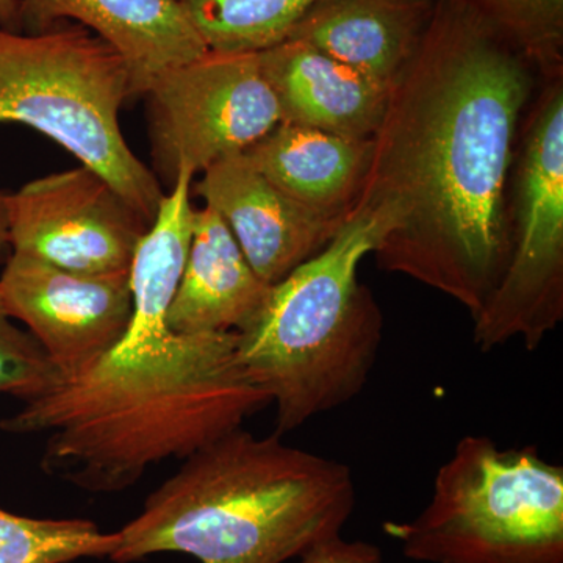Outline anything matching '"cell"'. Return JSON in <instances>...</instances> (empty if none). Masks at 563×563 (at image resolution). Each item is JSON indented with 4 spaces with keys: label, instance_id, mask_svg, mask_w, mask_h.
Instances as JSON below:
<instances>
[{
    "label": "cell",
    "instance_id": "1",
    "mask_svg": "<svg viewBox=\"0 0 563 563\" xmlns=\"http://www.w3.org/2000/svg\"><path fill=\"white\" fill-rule=\"evenodd\" d=\"M540 74L455 0H435L391 88L354 209L385 222L373 254L476 317L510 257L515 151Z\"/></svg>",
    "mask_w": 563,
    "mask_h": 563
},
{
    "label": "cell",
    "instance_id": "2",
    "mask_svg": "<svg viewBox=\"0 0 563 563\" xmlns=\"http://www.w3.org/2000/svg\"><path fill=\"white\" fill-rule=\"evenodd\" d=\"M272 406L239 354V333L125 335L90 372L22 402L9 433H47L41 470L114 493L150 466L187 459Z\"/></svg>",
    "mask_w": 563,
    "mask_h": 563
},
{
    "label": "cell",
    "instance_id": "3",
    "mask_svg": "<svg viewBox=\"0 0 563 563\" xmlns=\"http://www.w3.org/2000/svg\"><path fill=\"white\" fill-rule=\"evenodd\" d=\"M357 503L350 466L242 428L185 459L118 533L110 561L180 553L284 563L340 536Z\"/></svg>",
    "mask_w": 563,
    "mask_h": 563
},
{
    "label": "cell",
    "instance_id": "4",
    "mask_svg": "<svg viewBox=\"0 0 563 563\" xmlns=\"http://www.w3.org/2000/svg\"><path fill=\"white\" fill-rule=\"evenodd\" d=\"M384 232L376 213L352 210L324 250L273 285L239 333L244 369L276 406L277 435L352 401L368 383L384 314L357 274Z\"/></svg>",
    "mask_w": 563,
    "mask_h": 563
},
{
    "label": "cell",
    "instance_id": "5",
    "mask_svg": "<svg viewBox=\"0 0 563 563\" xmlns=\"http://www.w3.org/2000/svg\"><path fill=\"white\" fill-rule=\"evenodd\" d=\"M132 98L121 55L88 29L0 27V124L27 125L54 140L152 224L166 192L121 131V109Z\"/></svg>",
    "mask_w": 563,
    "mask_h": 563
},
{
    "label": "cell",
    "instance_id": "6",
    "mask_svg": "<svg viewBox=\"0 0 563 563\" xmlns=\"http://www.w3.org/2000/svg\"><path fill=\"white\" fill-rule=\"evenodd\" d=\"M384 531L413 562L563 563V466L463 437L422 512Z\"/></svg>",
    "mask_w": 563,
    "mask_h": 563
},
{
    "label": "cell",
    "instance_id": "7",
    "mask_svg": "<svg viewBox=\"0 0 563 563\" xmlns=\"http://www.w3.org/2000/svg\"><path fill=\"white\" fill-rule=\"evenodd\" d=\"M510 257L473 317L487 352L514 339L536 351L563 320V76L533 96L515 151L509 188Z\"/></svg>",
    "mask_w": 563,
    "mask_h": 563
},
{
    "label": "cell",
    "instance_id": "8",
    "mask_svg": "<svg viewBox=\"0 0 563 563\" xmlns=\"http://www.w3.org/2000/svg\"><path fill=\"white\" fill-rule=\"evenodd\" d=\"M144 98L155 169L169 188L180 168L203 173L282 122L258 54L207 51L162 76Z\"/></svg>",
    "mask_w": 563,
    "mask_h": 563
},
{
    "label": "cell",
    "instance_id": "9",
    "mask_svg": "<svg viewBox=\"0 0 563 563\" xmlns=\"http://www.w3.org/2000/svg\"><path fill=\"white\" fill-rule=\"evenodd\" d=\"M9 246L68 272H131L151 222L88 166L49 174L9 195Z\"/></svg>",
    "mask_w": 563,
    "mask_h": 563
},
{
    "label": "cell",
    "instance_id": "10",
    "mask_svg": "<svg viewBox=\"0 0 563 563\" xmlns=\"http://www.w3.org/2000/svg\"><path fill=\"white\" fill-rule=\"evenodd\" d=\"M0 303L29 329L66 383L95 368L128 333L131 272L74 273L11 252L0 274Z\"/></svg>",
    "mask_w": 563,
    "mask_h": 563
},
{
    "label": "cell",
    "instance_id": "11",
    "mask_svg": "<svg viewBox=\"0 0 563 563\" xmlns=\"http://www.w3.org/2000/svg\"><path fill=\"white\" fill-rule=\"evenodd\" d=\"M196 192L229 225L244 257L269 285L324 250L346 222L296 202L266 179L244 152L207 168Z\"/></svg>",
    "mask_w": 563,
    "mask_h": 563
},
{
    "label": "cell",
    "instance_id": "12",
    "mask_svg": "<svg viewBox=\"0 0 563 563\" xmlns=\"http://www.w3.org/2000/svg\"><path fill=\"white\" fill-rule=\"evenodd\" d=\"M21 32L74 22L106 41L131 74L133 96L206 54L207 46L177 0H16Z\"/></svg>",
    "mask_w": 563,
    "mask_h": 563
},
{
    "label": "cell",
    "instance_id": "13",
    "mask_svg": "<svg viewBox=\"0 0 563 563\" xmlns=\"http://www.w3.org/2000/svg\"><path fill=\"white\" fill-rule=\"evenodd\" d=\"M263 74L279 103L282 122L372 140L390 90L301 41L258 52Z\"/></svg>",
    "mask_w": 563,
    "mask_h": 563
},
{
    "label": "cell",
    "instance_id": "14",
    "mask_svg": "<svg viewBox=\"0 0 563 563\" xmlns=\"http://www.w3.org/2000/svg\"><path fill=\"white\" fill-rule=\"evenodd\" d=\"M272 287L254 272L220 214L207 206L195 209L190 250L166 324L176 333L246 331Z\"/></svg>",
    "mask_w": 563,
    "mask_h": 563
},
{
    "label": "cell",
    "instance_id": "15",
    "mask_svg": "<svg viewBox=\"0 0 563 563\" xmlns=\"http://www.w3.org/2000/svg\"><path fill=\"white\" fill-rule=\"evenodd\" d=\"M433 9L435 0H322L288 40L309 44L391 91L417 54Z\"/></svg>",
    "mask_w": 563,
    "mask_h": 563
},
{
    "label": "cell",
    "instance_id": "16",
    "mask_svg": "<svg viewBox=\"0 0 563 563\" xmlns=\"http://www.w3.org/2000/svg\"><path fill=\"white\" fill-rule=\"evenodd\" d=\"M244 154L296 202L344 222L361 196L372 158V140L280 122Z\"/></svg>",
    "mask_w": 563,
    "mask_h": 563
},
{
    "label": "cell",
    "instance_id": "17",
    "mask_svg": "<svg viewBox=\"0 0 563 563\" xmlns=\"http://www.w3.org/2000/svg\"><path fill=\"white\" fill-rule=\"evenodd\" d=\"M207 49L258 54L284 43L322 0H177Z\"/></svg>",
    "mask_w": 563,
    "mask_h": 563
},
{
    "label": "cell",
    "instance_id": "18",
    "mask_svg": "<svg viewBox=\"0 0 563 563\" xmlns=\"http://www.w3.org/2000/svg\"><path fill=\"white\" fill-rule=\"evenodd\" d=\"M117 532L81 518H32L0 509V563H70L110 558Z\"/></svg>",
    "mask_w": 563,
    "mask_h": 563
},
{
    "label": "cell",
    "instance_id": "19",
    "mask_svg": "<svg viewBox=\"0 0 563 563\" xmlns=\"http://www.w3.org/2000/svg\"><path fill=\"white\" fill-rule=\"evenodd\" d=\"M531 63L543 80L563 76V0H455Z\"/></svg>",
    "mask_w": 563,
    "mask_h": 563
},
{
    "label": "cell",
    "instance_id": "20",
    "mask_svg": "<svg viewBox=\"0 0 563 563\" xmlns=\"http://www.w3.org/2000/svg\"><path fill=\"white\" fill-rule=\"evenodd\" d=\"M58 383L60 376L46 352L0 303V395L16 396L24 402Z\"/></svg>",
    "mask_w": 563,
    "mask_h": 563
},
{
    "label": "cell",
    "instance_id": "21",
    "mask_svg": "<svg viewBox=\"0 0 563 563\" xmlns=\"http://www.w3.org/2000/svg\"><path fill=\"white\" fill-rule=\"evenodd\" d=\"M299 563H383V553L376 544L346 540L340 533L314 544L299 558Z\"/></svg>",
    "mask_w": 563,
    "mask_h": 563
},
{
    "label": "cell",
    "instance_id": "22",
    "mask_svg": "<svg viewBox=\"0 0 563 563\" xmlns=\"http://www.w3.org/2000/svg\"><path fill=\"white\" fill-rule=\"evenodd\" d=\"M0 27L21 32L20 10L16 0H0Z\"/></svg>",
    "mask_w": 563,
    "mask_h": 563
},
{
    "label": "cell",
    "instance_id": "23",
    "mask_svg": "<svg viewBox=\"0 0 563 563\" xmlns=\"http://www.w3.org/2000/svg\"><path fill=\"white\" fill-rule=\"evenodd\" d=\"M9 195L0 191V254L9 246V206H7Z\"/></svg>",
    "mask_w": 563,
    "mask_h": 563
}]
</instances>
